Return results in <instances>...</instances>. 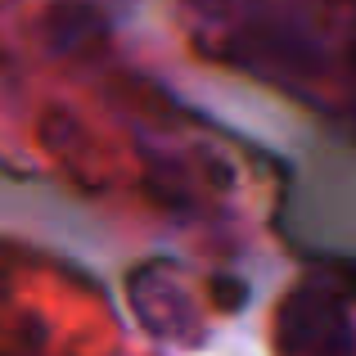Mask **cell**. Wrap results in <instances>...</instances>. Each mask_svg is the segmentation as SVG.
<instances>
[{
	"mask_svg": "<svg viewBox=\"0 0 356 356\" xmlns=\"http://www.w3.org/2000/svg\"><path fill=\"white\" fill-rule=\"evenodd\" d=\"M284 339L289 356H352V334L339 307L325 298L298 293L284 307Z\"/></svg>",
	"mask_w": 356,
	"mask_h": 356,
	"instance_id": "obj_1",
	"label": "cell"
},
{
	"mask_svg": "<svg viewBox=\"0 0 356 356\" xmlns=\"http://www.w3.org/2000/svg\"><path fill=\"white\" fill-rule=\"evenodd\" d=\"M352 54H356V50H352Z\"/></svg>",
	"mask_w": 356,
	"mask_h": 356,
	"instance_id": "obj_2",
	"label": "cell"
}]
</instances>
